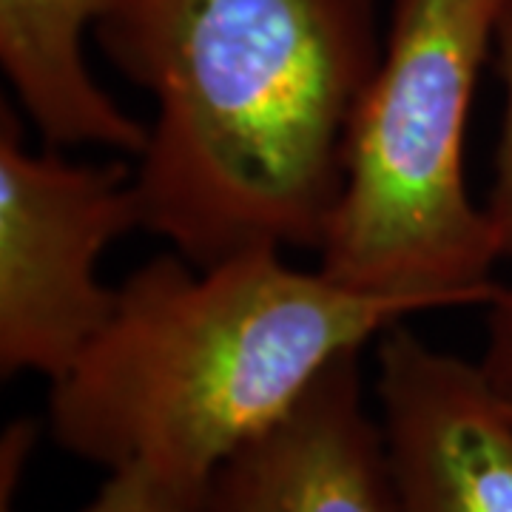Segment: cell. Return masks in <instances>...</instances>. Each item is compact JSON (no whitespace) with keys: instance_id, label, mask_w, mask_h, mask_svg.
<instances>
[{"instance_id":"6da1fadb","label":"cell","mask_w":512,"mask_h":512,"mask_svg":"<svg viewBox=\"0 0 512 512\" xmlns=\"http://www.w3.org/2000/svg\"><path fill=\"white\" fill-rule=\"evenodd\" d=\"M94 40L154 97L143 228L208 268L319 251L382 60L376 0H114Z\"/></svg>"},{"instance_id":"7a4b0ae2","label":"cell","mask_w":512,"mask_h":512,"mask_svg":"<svg viewBox=\"0 0 512 512\" xmlns=\"http://www.w3.org/2000/svg\"><path fill=\"white\" fill-rule=\"evenodd\" d=\"M416 313L299 271L279 248L208 268L160 254L117 288L106 328L52 382L49 430L57 447L97 467L143 464L205 487L336 356Z\"/></svg>"},{"instance_id":"3957f363","label":"cell","mask_w":512,"mask_h":512,"mask_svg":"<svg viewBox=\"0 0 512 512\" xmlns=\"http://www.w3.org/2000/svg\"><path fill=\"white\" fill-rule=\"evenodd\" d=\"M504 0H393L382 60L353 120L319 271L416 311L490 305L504 259L464 177L478 74Z\"/></svg>"},{"instance_id":"277c9868","label":"cell","mask_w":512,"mask_h":512,"mask_svg":"<svg viewBox=\"0 0 512 512\" xmlns=\"http://www.w3.org/2000/svg\"><path fill=\"white\" fill-rule=\"evenodd\" d=\"M143 228L137 168L26 146L0 109V373L66 376L106 328L117 288L97 276L111 242Z\"/></svg>"},{"instance_id":"5b68a950","label":"cell","mask_w":512,"mask_h":512,"mask_svg":"<svg viewBox=\"0 0 512 512\" xmlns=\"http://www.w3.org/2000/svg\"><path fill=\"white\" fill-rule=\"evenodd\" d=\"M396 512H512V413L484 367L404 322L376 342Z\"/></svg>"},{"instance_id":"8992f818","label":"cell","mask_w":512,"mask_h":512,"mask_svg":"<svg viewBox=\"0 0 512 512\" xmlns=\"http://www.w3.org/2000/svg\"><path fill=\"white\" fill-rule=\"evenodd\" d=\"M202 512H396L362 350L336 356L285 416L222 461Z\"/></svg>"},{"instance_id":"52a82bcc","label":"cell","mask_w":512,"mask_h":512,"mask_svg":"<svg viewBox=\"0 0 512 512\" xmlns=\"http://www.w3.org/2000/svg\"><path fill=\"white\" fill-rule=\"evenodd\" d=\"M114 0H0V66L52 148L100 146L140 157L148 126L94 80L83 37Z\"/></svg>"},{"instance_id":"ba28073f","label":"cell","mask_w":512,"mask_h":512,"mask_svg":"<svg viewBox=\"0 0 512 512\" xmlns=\"http://www.w3.org/2000/svg\"><path fill=\"white\" fill-rule=\"evenodd\" d=\"M205 487H188L143 464L109 470L106 484L83 512H202ZM9 512V504H3Z\"/></svg>"},{"instance_id":"9c48e42d","label":"cell","mask_w":512,"mask_h":512,"mask_svg":"<svg viewBox=\"0 0 512 512\" xmlns=\"http://www.w3.org/2000/svg\"><path fill=\"white\" fill-rule=\"evenodd\" d=\"M495 72L504 86V123L495 148L493 183L487 191L484 211L493 222L495 239L504 259H512V0H504L498 32H495Z\"/></svg>"},{"instance_id":"30bf717a","label":"cell","mask_w":512,"mask_h":512,"mask_svg":"<svg viewBox=\"0 0 512 512\" xmlns=\"http://www.w3.org/2000/svg\"><path fill=\"white\" fill-rule=\"evenodd\" d=\"M478 365L495 390L512 402V282L501 285L487 305V342Z\"/></svg>"},{"instance_id":"8fae6325","label":"cell","mask_w":512,"mask_h":512,"mask_svg":"<svg viewBox=\"0 0 512 512\" xmlns=\"http://www.w3.org/2000/svg\"><path fill=\"white\" fill-rule=\"evenodd\" d=\"M507 404H510V413H512V402H510V399H507Z\"/></svg>"}]
</instances>
